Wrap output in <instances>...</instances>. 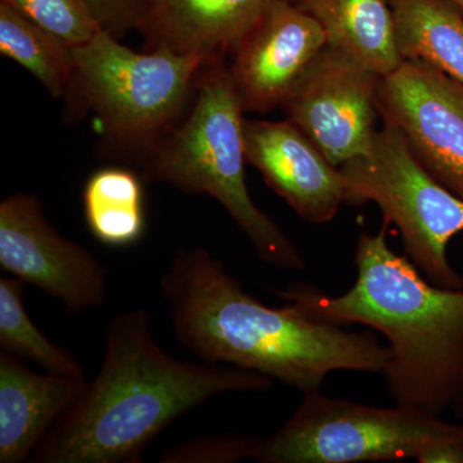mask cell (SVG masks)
<instances>
[{
  "label": "cell",
  "mask_w": 463,
  "mask_h": 463,
  "mask_svg": "<svg viewBox=\"0 0 463 463\" xmlns=\"http://www.w3.org/2000/svg\"><path fill=\"white\" fill-rule=\"evenodd\" d=\"M377 112L435 179L463 200V84L421 61L380 78Z\"/></svg>",
  "instance_id": "9"
},
{
  "label": "cell",
  "mask_w": 463,
  "mask_h": 463,
  "mask_svg": "<svg viewBox=\"0 0 463 463\" xmlns=\"http://www.w3.org/2000/svg\"><path fill=\"white\" fill-rule=\"evenodd\" d=\"M340 172L346 203H376L429 281L463 289V276L448 259V245L463 232V200L419 163L397 128L383 124L370 154L347 161Z\"/></svg>",
  "instance_id": "7"
},
{
  "label": "cell",
  "mask_w": 463,
  "mask_h": 463,
  "mask_svg": "<svg viewBox=\"0 0 463 463\" xmlns=\"http://www.w3.org/2000/svg\"><path fill=\"white\" fill-rule=\"evenodd\" d=\"M0 53L38 79L54 99H67L74 81L72 48L0 2Z\"/></svg>",
  "instance_id": "18"
},
{
  "label": "cell",
  "mask_w": 463,
  "mask_h": 463,
  "mask_svg": "<svg viewBox=\"0 0 463 463\" xmlns=\"http://www.w3.org/2000/svg\"><path fill=\"white\" fill-rule=\"evenodd\" d=\"M461 435V421L401 404L379 407L334 398L318 389L304 392L288 421L261 438L252 461L399 462L417 459L426 447Z\"/></svg>",
  "instance_id": "6"
},
{
  "label": "cell",
  "mask_w": 463,
  "mask_h": 463,
  "mask_svg": "<svg viewBox=\"0 0 463 463\" xmlns=\"http://www.w3.org/2000/svg\"><path fill=\"white\" fill-rule=\"evenodd\" d=\"M243 112L225 56L210 58L190 111L142 166V179L213 197L264 263L300 272L307 267L300 250L250 196Z\"/></svg>",
  "instance_id": "4"
},
{
  "label": "cell",
  "mask_w": 463,
  "mask_h": 463,
  "mask_svg": "<svg viewBox=\"0 0 463 463\" xmlns=\"http://www.w3.org/2000/svg\"><path fill=\"white\" fill-rule=\"evenodd\" d=\"M310 14L327 41L339 51L383 78L403 62L395 38L389 0H292Z\"/></svg>",
  "instance_id": "15"
},
{
  "label": "cell",
  "mask_w": 463,
  "mask_h": 463,
  "mask_svg": "<svg viewBox=\"0 0 463 463\" xmlns=\"http://www.w3.org/2000/svg\"><path fill=\"white\" fill-rule=\"evenodd\" d=\"M0 268L56 298L67 316L99 309L108 298L105 265L48 222L35 194H12L0 203Z\"/></svg>",
  "instance_id": "8"
},
{
  "label": "cell",
  "mask_w": 463,
  "mask_h": 463,
  "mask_svg": "<svg viewBox=\"0 0 463 463\" xmlns=\"http://www.w3.org/2000/svg\"><path fill=\"white\" fill-rule=\"evenodd\" d=\"M326 47L315 18L292 0H273L230 51L228 66L243 111L282 108Z\"/></svg>",
  "instance_id": "11"
},
{
  "label": "cell",
  "mask_w": 463,
  "mask_h": 463,
  "mask_svg": "<svg viewBox=\"0 0 463 463\" xmlns=\"http://www.w3.org/2000/svg\"><path fill=\"white\" fill-rule=\"evenodd\" d=\"M179 344L228 364L315 392L332 373H383L388 345L362 332L312 321L286 304L267 307L203 248L181 249L160 279Z\"/></svg>",
  "instance_id": "1"
},
{
  "label": "cell",
  "mask_w": 463,
  "mask_h": 463,
  "mask_svg": "<svg viewBox=\"0 0 463 463\" xmlns=\"http://www.w3.org/2000/svg\"><path fill=\"white\" fill-rule=\"evenodd\" d=\"M69 45L90 42L100 26L84 0H0Z\"/></svg>",
  "instance_id": "20"
},
{
  "label": "cell",
  "mask_w": 463,
  "mask_h": 463,
  "mask_svg": "<svg viewBox=\"0 0 463 463\" xmlns=\"http://www.w3.org/2000/svg\"><path fill=\"white\" fill-rule=\"evenodd\" d=\"M83 205L88 228L103 245L128 248L145 234L142 178L128 167H102L91 174Z\"/></svg>",
  "instance_id": "17"
},
{
  "label": "cell",
  "mask_w": 463,
  "mask_h": 463,
  "mask_svg": "<svg viewBox=\"0 0 463 463\" xmlns=\"http://www.w3.org/2000/svg\"><path fill=\"white\" fill-rule=\"evenodd\" d=\"M88 380L35 373L0 350V463H20L83 394Z\"/></svg>",
  "instance_id": "13"
},
{
  "label": "cell",
  "mask_w": 463,
  "mask_h": 463,
  "mask_svg": "<svg viewBox=\"0 0 463 463\" xmlns=\"http://www.w3.org/2000/svg\"><path fill=\"white\" fill-rule=\"evenodd\" d=\"M273 380L254 371L174 358L155 337L143 307L109 319L97 376L33 450V463H139L183 414L228 392H264Z\"/></svg>",
  "instance_id": "2"
},
{
  "label": "cell",
  "mask_w": 463,
  "mask_h": 463,
  "mask_svg": "<svg viewBox=\"0 0 463 463\" xmlns=\"http://www.w3.org/2000/svg\"><path fill=\"white\" fill-rule=\"evenodd\" d=\"M380 76L326 47L282 109L323 155L340 167L373 147Z\"/></svg>",
  "instance_id": "10"
},
{
  "label": "cell",
  "mask_w": 463,
  "mask_h": 463,
  "mask_svg": "<svg viewBox=\"0 0 463 463\" xmlns=\"http://www.w3.org/2000/svg\"><path fill=\"white\" fill-rule=\"evenodd\" d=\"M404 60L421 61L463 84V14L450 0H389Z\"/></svg>",
  "instance_id": "16"
},
{
  "label": "cell",
  "mask_w": 463,
  "mask_h": 463,
  "mask_svg": "<svg viewBox=\"0 0 463 463\" xmlns=\"http://www.w3.org/2000/svg\"><path fill=\"white\" fill-rule=\"evenodd\" d=\"M450 2H452L453 5H457V7L461 9V12L463 14V0H450Z\"/></svg>",
  "instance_id": "24"
},
{
  "label": "cell",
  "mask_w": 463,
  "mask_h": 463,
  "mask_svg": "<svg viewBox=\"0 0 463 463\" xmlns=\"http://www.w3.org/2000/svg\"><path fill=\"white\" fill-rule=\"evenodd\" d=\"M25 283L16 277L0 279V347L41 365L47 373L87 380L83 365L66 347L39 330L24 304Z\"/></svg>",
  "instance_id": "19"
},
{
  "label": "cell",
  "mask_w": 463,
  "mask_h": 463,
  "mask_svg": "<svg viewBox=\"0 0 463 463\" xmlns=\"http://www.w3.org/2000/svg\"><path fill=\"white\" fill-rule=\"evenodd\" d=\"M453 412H455L457 419L463 422V371L461 380H459L458 388H457L455 401L452 403Z\"/></svg>",
  "instance_id": "23"
},
{
  "label": "cell",
  "mask_w": 463,
  "mask_h": 463,
  "mask_svg": "<svg viewBox=\"0 0 463 463\" xmlns=\"http://www.w3.org/2000/svg\"><path fill=\"white\" fill-rule=\"evenodd\" d=\"M272 2L149 0L137 32L145 39V52L225 56Z\"/></svg>",
  "instance_id": "14"
},
{
  "label": "cell",
  "mask_w": 463,
  "mask_h": 463,
  "mask_svg": "<svg viewBox=\"0 0 463 463\" xmlns=\"http://www.w3.org/2000/svg\"><path fill=\"white\" fill-rule=\"evenodd\" d=\"M388 227L358 237L354 285L343 294L306 282L272 292L312 321L379 332L388 341L383 374L394 403L441 416L452 407L462 376L463 289L429 281L410 258L390 248Z\"/></svg>",
  "instance_id": "3"
},
{
  "label": "cell",
  "mask_w": 463,
  "mask_h": 463,
  "mask_svg": "<svg viewBox=\"0 0 463 463\" xmlns=\"http://www.w3.org/2000/svg\"><path fill=\"white\" fill-rule=\"evenodd\" d=\"M74 81L66 103L93 114L105 152L145 165L190 111L210 58L172 52H134L100 29L72 48Z\"/></svg>",
  "instance_id": "5"
},
{
  "label": "cell",
  "mask_w": 463,
  "mask_h": 463,
  "mask_svg": "<svg viewBox=\"0 0 463 463\" xmlns=\"http://www.w3.org/2000/svg\"><path fill=\"white\" fill-rule=\"evenodd\" d=\"M246 160L303 221L326 224L346 203L340 167L294 124L243 121Z\"/></svg>",
  "instance_id": "12"
},
{
  "label": "cell",
  "mask_w": 463,
  "mask_h": 463,
  "mask_svg": "<svg viewBox=\"0 0 463 463\" xmlns=\"http://www.w3.org/2000/svg\"><path fill=\"white\" fill-rule=\"evenodd\" d=\"M100 29L124 38L130 30H137L149 0H84Z\"/></svg>",
  "instance_id": "22"
},
{
  "label": "cell",
  "mask_w": 463,
  "mask_h": 463,
  "mask_svg": "<svg viewBox=\"0 0 463 463\" xmlns=\"http://www.w3.org/2000/svg\"><path fill=\"white\" fill-rule=\"evenodd\" d=\"M261 438L228 432L203 435L166 448L158 456L161 463H236L254 458Z\"/></svg>",
  "instance_id": "21"
}]
</instances>
